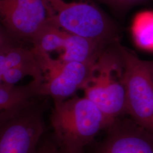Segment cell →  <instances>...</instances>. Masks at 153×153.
Returning <instances> with one entry per match:
<instances>
[{
	"instance_id": "cell-3",
	"label": "cell",
	"mask_w": 153,
	"mask_h": 153,
	"mask_svg": "<svg viewBox=\"0 0 153 153\" xmlns=\"http://www.w3.org/2000/svg\"><path fill=\"white\" fill-rule=\"evenodd\" d=\"M47 1L51 9L49 21L64 31L106 46L114 40L117 33L114 23L95 6L64 0Z\"/></svg>"
},
{
	"instance_id": "cell-14",
	"label": "cell",
	"mask_w": 153,
	"mask_h": 153,
	"mask_svg": "<svg viewBox=\"0 0 153 153\" xmlns=\"http://www.w3.org/2000/svg\"><path fill=\"white\" fill-rule=\"evenodd\" d=\"M45 135L39 143L38 153H60V148L53 137Z\"/></svg>"
},
{
	"instance_id": "cell-10",
	"label": "cell",
	"mask_w": 153,
	"mask_h": 153,
	"mask_svg": "<svg viewBox=\"0 0 153 153\" xmlns=\"http://www.w3.org/2000/svg\"><path fill=\"white\" fill-rule=\"evenodd\" d=\"M39 82L33 80L25 86L0 84V107L11 108L27 104L38 94Z\"/></svg>"
},
{
	"instance_id": "cell-17",
	"label": "cell",
	"mask_w": 153,
	"mask_h": 153,
	"mask_svg": "<svg viewBox=\"0 0 153 153\" xmlns=\"http://www.w3.org/2000/svg\"><path fill=\"white\" fill-rule=\"evenodd\" d=\"M60 153H67L65 152H64V151H62V150H61L60 149Z\"/></svg>"
},
{
	"instance_id": "cell-8",
	"label": "cell",
	"mask_w": 153,
	"mask_h": 153,
	"mask_svg": "<svg viewBox=\"0 0 153 153\" xmlns=\"http://www.w3.org/2000/svg\"><path fill=\"white\" fill-rule=\"evenodd\" d=\"M95 153H153V134L131 118L116 119Z\"/></svg>"
},
{
	"instance_id": "cell-15",
	"label": "cell",
	"mask_w": 153,
	"mask_h": 153,
	"mask_svg": "<svg viewBox=\"0 0 153 153\" xmlns=\"http://www.w3.org/2000/svg\"><path fill=\"white\" fill-rule=\"evenodd\" d=\"M111 4L123 8H131L136 6L146 4L153 0H107Z\"/></svg>"
},
{
	"instance_id": "cell-11",
	"label": "cell",
	"mask_w": 153,
	"mask_h": 153,
	"mask_svg": "<svg viewBox=\"0 0 153 153\" xmlns=\"http://www.w3.org/2000/svg\"><path fill=\"white\" fill-rule=\"evenodd\" d=\"M66 33L49 20L33 40V47L47 53L62 49Z\"/></svg>"
},
{
	"instance_id": "cell-1",
	"label": "cell",
	"mask_w": 153,
	"mask_h": 153,
	"mask_svg": "<svg viewBox=\"0 0 153 153\" xmlns=\"http://www.w3.org/2000/svg\"><path fill=\"white\" fill-rule=\"evenodd\" d=\"M50 122L52 137L60 149L67 153H82L99 132L111 124L91 101L75 95L54 101Z\"/></svg>"
},
{
	"instance_id": "cell-4",
	"label": "cell",
	"mask_w": 153,
	"mask_h": 153,
	"mask_svg": "<svg viewBox=\"0 0 153 153\" xmlns=\"http://www.w3.org/2000/svg\"><path fill=\"white\" fill-rule=\"evenodd\" d=\"M122 66L117 47L115 53L104 51L90 81L83 89L85 97L98 108L110 124L126 114V90L122 77L117 79L113 76V72Z\"/></svg>"
},
{
	"instance_id": "cell-13",
	"label": "cell",
	"mask_w": 153,
	"mask_h": 153,
	"mask_svg": "<svg viewBox=\"0 0 153 153\" xmlns=\"http://www.w3.org/2000/svg\"><path fill=\"white\" fill-rule=\"evenodd\" d=\"M27 76V73L22 69L19 68H10L2 74V81L7 84L15 85L25 76Z\"/></svg>"
},
{
	"instance_id": "cell-16",
	"label": "cell",
	"mask_w": 153,
	"mask_h": 153,
	"mask_svg": "<svg viewBox=\"0 0 153 153\" xmlns=\"http://www.w3.org/2000/svg\"><path fill=\"white\" fill-rule=\"evenodd\" d=\"M29 103H28L27 104L25 105L19 106V107H16L7 108V107H0V124L3 123L7 120H8L9 119H10L13 116L16 114L18 112H19L23 108H24Z\"/></svg>"
},
{
	"instance_id": "cell-9",
	"label": "cell",
	"mask_w": 153,
	"mask_h": 153,
	"mask_svg": "<svg viewBox=\"0 0 153 153\" xmlns=\"http://www.w3.org/2000/svg\"><path fill=\"white\" fill-rule=\"evenodd\" d=\"M106 45L92 40L67 33L60 60L64 62H97Z\"/></svg>"
},
{
	"instance_id": "cell-7",
	"label": "cell",
	"mask_w": 153,
	"mask_h": 153,
	"mask_svg": "<svg viewBox=\"0 0 153 153\" xmlns=\"http://www.w3.org/2000/svg\"><path fill=\"white\" fill-rule=\"evenodd\" d=\"M50 16L47 0H0V23L19 42L33 43Z\"/></svg>"
},
{
	"instance_id": "cell-12",
	"label": "cell",
	"mask_w": 153,
	"mask_h": 153,
	"mask_svg": "<svg viewBox=\"0 0 153 153\" xmlns=\"http://www.w3.org/2000/svg\"><path fill=\"white\" fill-rule=\"evenodd\" d=\"M16 39L11 37L0 23V54L9 52L12 48L21 46Z\"/></svg>"
},
{
	"instance_id": "cell-5",
	"label": "cell",
	"mask_w": 153,
	"mask_h": 153,
	"mask_svg": "<svg viewBox=\"0 0 153 153\" xmlns=\"http://www.w3.org/2000/svg\"><path fill=\"white\" fill-rule=\"evenodd\" d=\"M43 74L39 83L38 94L40 97H51L53 101L63 100L84 89L90 81L97 62H64L52 59L48 53L32 48Z\"/></svg>"
},
{
	"instance_id": "cell-2",
	"label": "cell",
	"mask_w": 153,
	"mask_h": 153,
	"mask_svg": "<svg viewBox=\"0 0 153 153\" xmlns=\"http://www.w3.org/2000/svg\"><path fill=\"white\" fill-rule=\"evenodd\" d=\"M118 48L123 62L126 114L153 134V61L143 60L123 46Z\"/></svg>"
},
{
	"instance_id": "cell-6",
	"label": "cell",
	"mask_w": 153,
	"mask_h": 153,
	"mask_svg": "<svg viewBox=\"0 0 153 153\" xmlns=\"http://www.w3.org/2000/svg\"><path fill=\"white\" fill-rule=\"evenodd\" d=\"M38 97L0 124V153H38L46 131V102Z\"/></svg>"
}]
</instances>
